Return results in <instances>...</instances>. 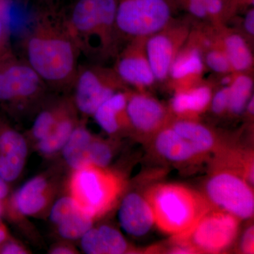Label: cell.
Here are the masks:
<instances>
[{
  "label": "cell",
  "mask_w": 254,
  "mask_h": 254,
  "mask_svg": "<svg viewBox=\"0 0 254 254\" xmlns=\"http://www.w3.org/2000/svg\"><path fill=\"white\" fill-rule=\"evenodd\" d=\"M23 58L50 91L66 94L71 91L81 56L64 11L53 5L36 13L23 39Z\"/></svg>",
  "instance_id": "obj_1"
},
{
  "label": "cell",
  "mask_w": 254,
  "mask_h": 254,
  "mask_svg": "<svg viewBox=\"0 0 254 254\" xmlns=\"http://www.w3.org/2000/svg\"><path fill=\"white\" fill-rule=\"evenodd\" d=\"M64 11L81 55L100 64L116 58L123 41L117 23L116 0H74Z\"/></svg>",
  "instance_id": "obj_2"
},
{
  "label": "cell",
  "mask_w": 254,
  "mask_h": 254,
  "mask_svg": "<svg viewBox=\"0 0 254 254\" xmlns=\"http://www.w3.org/2000/svg\"><path fill=\"white\" fill-rule=\"evenodd\" d=\"M156 226L176 239L186 236L207 212L208 198L196 190L177 184H160L145 195Z\"/></svg>",
  "instance_id": "obj_3"
},
{
  "label": "cell",
  "mask_w": 254,
  "mask_h": 254,
  "mask_svg": "<svg viewBox=\"0 0 254 254\" xmlns=\"http://www.w3.org/2000/svg\"><path fill=\"white\" fill-rule=\"evenodd\" d=\"M50 89L23 57L10 48L0 60V107L12 116L41 109Z\"/></svg>",
  "instance_id": "obj_4"
},
{
  "label": "cell",
  "mask_w": 254,
  "mask_h": 254,
  "mask_svg": "<svg viewBox=\"0 0 254 254\" xmlns=\"http://www.w3.org/2000/svg\"><path fill=\"white\" fill-rule=\"evenodd\" d=\"M123 190L121 177L91 163L73 170L68 182L69 195L94 220L111 210Z\"/></svg>",
  "instance_id": "obj_5"
},
{
  "label": "cell",
  "mask_w": 254,
  "mask_h": 254,
  "mask_svg": "<svg viewBox=\"0 0 254 254\" xmlns=\"http://www.w3.org/2000/svg\"><path fill=\"white\" fill-rule=\"evenodd\" d=\"M117 23L123 41L148 37L168 24L178 11L175 0H116Z\"/></svg>",
  "instance_id": "obj_6"
},
{
  "label": "cell",
  "mask_w": 254,
  "mask_h": 254,
  "mask_svg": "<svg viewBox=\"0 0 254 254\" xmlns=\"http://www.w3.org/2000/svg\"><path fill=\"white\" fill-rule=\"evenodd\" d=\"M128 88L113 66L91 63L78 66L71 98L78 113L93 116L112 95Z\"/></svg>",
  "instance_id": "obj_7"
},
{
  "label": "cell",
  "mask_w": 254,
  "mask_h": 254,
  "mask_svg": "<svg viewBox=\"0 0 254 254\" xmlns=\"http://www.w3.org/2000/svg\"><path fill=\"white\" fill-rule=\"evenodd\" d=\"M194 21L187 14L175 16L147 37V55L157 83H166L172 64L188 39Z\"/></svg>",
  "instance_id": "obj_8"
},
{
  "label": "cell",
  "mask_w": 254,
  "mask_h": 254,
  "mask_svg": "<svg viewBox=\"0 0 254 254\" xmlns=\"http://www.w3.org/2000/svg\"><path fill=\"white\" fill-rule=\"evenodd\" d=\"M239 230V219L223 210H212L200 219L190 233L178 239L195 251L218 253L232 245Z\"/></svg>",
  "instance_id": "obj_9"
},
{
  "label": "cell",
  "mask_w": 254,
  "mask_h": 254,
  "mask_svg": "<svg viewBox=\"0 0 254 254\" xmlns=\"http://www.w3.org/2000/svg\"><path fill=\"white\" fill-rule=\"evenodd\" d=\"M207 195L210 203L238 219L253 217V190L245 179L229 171L214 174L206 184Z\"/></svg>",
  "instance_id": "obj_10"
},
{
  "label": "cell",
  "mask_w": 254,
  "mask_h": 254,
  "mask_svg": "<svg viewBox=\"0 0 254 254\" xmlns=\"http://www.w3.org/2000/svg\"><path fill=\"white\" fill-rule=\"evenodd\" d=\"M146 39L140 36L127 41L113 66L124 83L136 91L146 92L157 83L147 55Z\"/></svg>",
  "instance_id": "obj_11"
},
{
  "label": "cell",
  "mask_w": 254,
  "mask_h": 254,
  "mask_svg": "<svg viewBox=\"0 0 254 254\" xmlns=\"http://www.w3.org/2000/svg\"><path fill=\"white\" fill-rule=\"evenodd\" d=\"M127 113L132 129L144 134L158 133L173 120L170 110L147 92H130Z\"/></svg>",
  "instance_id": "obj_12"
},
{
  "label": "cell",
  "mask_w": 254,
  "mask_h": 254,
  "mask_svg": "<svg viewBox=\"0 0 254 254\" xmlns=\"http://www.w3.org/2000/svg\"><path fill=\"white\" fill-rule=\"evenodd\" d=\"M206 70L201 49L190 31L186 43L172 64L167 85L173 92L188 88L202 81Z\"/></svg>",
  "instance_id": "obj_13"
},
{
  "label": "cell",
  "mask_w": 254,
  "mask_h": 254,
  "mask_svg": "<svg viewBox=\"0 0 254 254\" xmlns=\"http://www.w3.org/2000/svg\"><path fill=\"white\" fill-rule=\"evenodd\" d=\"M27 155L24 136L0 118V175L7 183L17 180L22 173Z\"/></svg>",
  "instance_id": "obj_14"
},
{
  "label": "cell",
  "mask_w": 254,
  "mask_h": 254,
  "mask_svg": "<svg viewBox=\"0 0 254 254\" xmlns=\"http://www.w3.org/2000/svg\"><path fill=\"white\" fill-rule=\"evenodd\" d=\"M216 78L205 79L193 86L174 91L170 111L180 120H194L210 108L214 92L218 88Z\"/></svg>",
  "instance_id": "obj_15"
},
{
  "label": "cell",
  "mask_w": 254,
  "mask_h": 254,
  "mask_svg": "<svg viewBox=\"0 0 254 254\" xmlns=\"http://www.w3.org/2000/svg\"><path fill=\"white\" fill-rule=\"evenodd\" d=\"M211 26L234 72L254 73V47L240 32L227 23Z\"/></svg>",
  "instance_id": "obj_16"
},
{
  "label": "cell",
  "mask_w": 254,
  "mask_h": 254,
  "mask_svg": "<svg viewBox=\"0 0 254 254\" xmlns=\"http://www.w3.org/2000/svg\"><path fill=\"white\" fill-rule=\"evenodd\" d=\"M118 218L124 231L134 237L143 236L155 224L149 203L136 193H128L123 198Z\"/></svg>",
  "instance_id": "obj_17"
},
{
  "label": "cell",
  "mask_w": 254,
  "mask_h": 254,
  "mask_svg": "<svg viewBox=\"0 0 254 254\" xmlns=\"http://www.w3.org/2000/svg\"><path fill=\"white\" fill-rule=\"evenodd\" d=\"M131 90L128 88L112 95L97 109L93 117L100 128L110 135L131 128L127 103Z\"/></svg>",
  "instance_id": "obj_18"
},
{
  "label": "cell",
  "mask_w": 254,
  "mask_h": 254,
  "mask_svg": "<svg viewBox=\"0 0 254 254\" xmlns=\"http://www.w3.org/2000/svg\"><path fill=\"white\" fill-rule=\"evenodd\" d=\"M50 195L51 189L46 177H35L16 192L12 205L21 215H35L44 210L49 202Z\"/></svg>",
  "instance_id": "obj_19"
},
{
  "label": "cell",
  "mask_w": 254,
  "mask_h": 254,
  "mask_svg": "<svg viewBox=\"0 0 254 254\" xmlns=\"http://www.w3.org/2000/svg\"><path fill=\"white\" fill-rule=\"evenodd\" d=\"M80 240L82 250L88 254H121L128 250L122 234L108 225L91 227Z\"/></svg>",
  "instance_id": "obj_20"
},
{
  "label": "cell",
  "mask_w": 254,
  "mask_h": 254,
  "mask_svg": "<svg viewBox=\"0 0 254 254\" xmlns=\"http://www.w3.org/2000/svg\"><path fill=\"white\" fill-rule=\"evenodd\" d=\"M155 148L160 155L174 162L187 161L200 153L169 125L156 133Z\"/></svg>",
  "instance_id": "obj_21"
},
{
  "label": "cell",
  "mask_w": 254,
  "mask_h": 254,
  "mask_svg": "<svg viewBox=\"0 0 254 254\" xmlns=\"http://www.w3.org/2000/svg\"><path fill=\"white\" fill-rule=\"evenodd\" d=\"M178 9L199 22L218 24L226 19L231 0H175Z\"/></svg>",
  "instance_id": "obj_22"
},
{
  "label": "cell",
  "mask_w": 254,
  "mask_h": 254,
  "mask_svg": "<svg viewBox=\"0 0 254 254\" xmlns=\"http://www.w3.org/2000/svg\"><path fill=\"white\" fill-rule=\"evenodd\" d=\"M93 138L85 124L78 122L62 149L65 162L73 170L88 163V148Z\"/></svg>",
  "instance_id": "obj_23"
},
{
  "label": "cell",
  "mask_w": 254,
  "mask_h": 254,
  "mask_svg": "<svg viewBox=\"0 0 254 254\" xmlns=\"http://www.w3.org/2000/svg\"><path fill=\"white\" fill-rule=\"evenodd\" d=\"M77 113L76 108L70 110L60 119L45 138L37 141V148L42 154L54 155L63 149L73 128L79 122Z\"/></svg>",
  "instance_id": "obj_24"
},
{
  "label": "cell",
  "mask_w": 254,
  "mask_h": 254,
  "mask_svg": "<svg viewBox=\"0 0 254 254\" xmlns=\"http://www.w3.org/2000/svg\"><path fill=\"white\" fill-rule=\"evenodd\" d=\"M178 134L190 141L200 153L211 150L215 143L214 132L194 120H172L169 124Z\"/></svg>",
  "instance_id": "obj_25"
},
{
  "label": "cell",
  "mask_w": 254,
  "mask_h": 254,
  "mask_svg": "<svg viewBox=\"0 0 254 254\" xmlns=\"http://www.w3.org/2000/svg\"><path fill=\"white\" fill-rule=\"evenodd\" d=\"M254 73L234 72L229 86L227 113L233 116L242 115L253 96Z\"/></svg>",
  "instance_id": "obj_26"
},
{
  "label": "cell",
  "mask_w": 254,
  "mask_h": 254,
  "mask_svg": "<svg viewBox=\"0 0 254 254\" xmlns=\"http://www.w3.org/2000/svg\"><path fill=\"white\" fill-rule=\"evenodd\" d=\"M94 219L78 207L57 224L58 233L67 240H79L93 226Z\"/></svg>",
  "instance_id": "obj_27"
},
{
  "label": "cell",
  "mask_w": 254,
  "mask_h": 254,
  "mask_svg": "<svg viewBox=\"0 0 254 254\" xmlns=\"http://www.w3.org/2000/svg\"><path fill=\"white\" fill-rule=\"evenodd\" d=\"M113 158L109 145L101 140L93 138L88 151V163L99 168H106Z\"/></svg>",
  "instance_id": "obj_28"
},
{
  "label": "cell",
  "mask_w": 254,
  "mask_h": 254,
  "mask_svg": "<svg viewBox=\"0 0 254 254\" xmlns=\"http://www.w3.org/2000/svg\"><path fill=\"white\" fill-rule=\"evenodd\" d=\"M232 21L235 24H236L235 27L232 28L236 29L237 31L240 32L249 43L254 47V7H251L250 9L245 11V15L243 17L237 18L236 16L232 18L230 21ZM229 21L228 22H230ZM227 22V23H228Z\"/></svg>",
  "instance_id": "obj_29"
},
{
  "label": "cell",
  "mask_w": 254,
  "mask_h": 254,
  "mask_svg": "<svg viewBox=\"0 0 254 254\" xmlns=\"http://www.w3.org/2000/svg\"><path fill=\"white\" fill-rule=\"evenodd\" d=\"M79 207L71 195L64 196L55 202L50 210V219L55 225L59 223L68 213Z\"/></svg>",
  "instance_id": "obj_30"
},
{
  "label": "cell",
  "mask_w": 254,
  "mask_h": 254,
  "mask_svg": "<svg viewBox=\"0 0 254 254\" xmlns=\"http://www.w3.org/2000/svg\"><path fill=\"white\" fill-rule=\"evenodd\" d=\"M229 103L228 85H219L214 92L210 108L215 115H222L227 113Z\"/></svg>",
  "instance_id": "obj_31"
},
{
  "label": "cell",
  "mask_w": 254,
  "mask_h": 254,
  "mask_svg": "<svg viewBox=\"0 0 254 254\" xmlns=\"http://www.w3.org/2000/svg\"><path fill=\"white\" fill-rule=\"evenodd\" d=\"M10 48L7 26L0 13V60Z\"/></svg>",
  "instance_id": "obj_32"
},
{
  "label": "cell",
  "mask_w": 254,
  "mask_h": 254,
  "mask_svg": "<svg viewBox=\"0 0 254 254\" xmlns=\"http://www.w3.org/2000/svg\"><path fill=\"white\" fill-rule=\"evenodd\" d=\"M27 251L14 241L6 240L0 246V254H26Z\"/></svg>",
  "instance_id": "obj_33"
},
{
  "label": "cell",
  "mask_w": 254,
  "mask_h": 254,
  "mask_svg": "<svg viewBox=\"0 0 254 254\" xmlns=\"http://www.w3.org/2000/svg\"><path fill=\"white\" fill-rule=\"evenodd\" d=\"M254 0H232V18L240 13L245 12L251 7H254Z\"/></svg>",
  "instance_id": "obj_34"
},
{
  "label": "cell",
  "mask_w": 254,
  "mask_h": 254,
  "mask_svg": "<svg viewBox=\"0 0 254 254\" xmlns=\"http://www.w3.org/2000/svg\"><path fill=\"white\" fill-rule=\"evenodd\" d=\"M254 227H252L246 232L242 240V250L245 253H254Z\"/></svg>",
  "instance_id": "obj_35"
},
{
  "label": "cell",
  "mask_w": 254,
  "mask_h": 254,
  "mask_svg": "<svg viewBox=\"0 0 254 254\" xmlns=\"http://www.w3.org/2000/svg\"><path fill=\"white\" fill-rule=\"evenodd\" d=\"M76 253V251L73 248L64 245L58 246L50 251V254H73Z\"/></svg>",
  "instance_id": "obj_36"
},
{
  "label": "cell",
  "mask_w": 254,
  "mask_h": 254,
  "mask_svg": "<svg viewBox=\"0 0 254 254\" xmlns=\"http://www.w3.org/2000/svg\"><path fill=\"white\" fill-rule=\"evenodd\" d=\"M9 193L8 183L0 175V200L3 201Z\"/></svg>",
  "instance_id": "obj_37"
},
{
  "label": "cell",
  "mask_w": 254,
  "mask_h": 254,
  "mask_svg": "<svg viewBox=\"0 0 254 254\" xmlns=\"http://www.w3.org/2000/svg\"><path fill=\"white\" fill-rule=\"evenodd\" d=\"M8 239V232L4 225L0 222V246Z\"/></svg>",
  "instance_id": "obj_38"
},
{
  "label": "cell",
  "mask_w": 254,
  "mask_h": 254,
  "mask_svg": "<svg viewBox=\"0 0 254 254\" xmlns=\"http://www.w3.org/2000/svg\"><path fill=\"white\" fill-rule=\"evenodd\" d=\"M3 213H4V207H3L2 201L0 200V221H1V216H2Z\"/></svg>",
  "instance_id": "obj_39"
}]
</instances>
